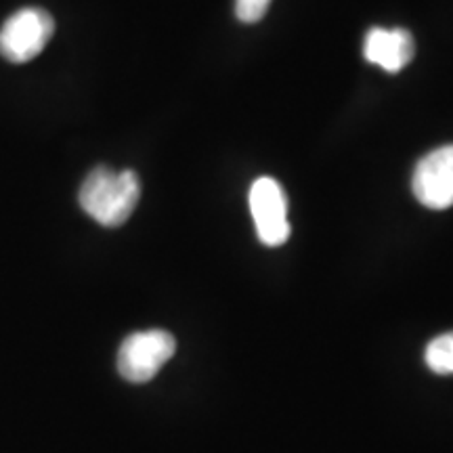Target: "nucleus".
Masks as SVG:
<instances>
[{"mask_svg": "<svg viewBox=\"0 0 453 453\" xmlns=\"http://www.w3.org/2000/svg\"><path fill=\"white\" fill-rule=\"evenodd\" d=\"M174 350H177L174 336L164 330L130 334L118 353V372L124 380L145 384L154 380L162 365L173 359Z\"/></svg>", "mask_w": 453, "mask_h": 453, "instance_id": "2", "label": "nucleus"}, {"mask_svg": "<svg viewBox=\"0 0 453 453\" xmlns=\"http://www.w3.org/2000/svg\"><path fill=\"white\" fill-rule=\"evenodd\" d=\"M141 197L139 177L133 170L97 166L84 179L78 194L82 211L104 226H120L134 212Z\"/></svg>", "mask_w": 453, "mask_h": 453, "instance_id": "1", "label": "nucleus"}, {"mask_svg": "<svg viewBox=\"0 0 453 453\" xmlns=\"http://www.w3.org/2000/svg\"><path fill=\"white\" fill-rule=\"evenodd\" d=\"M424 359L434 373H441V376L453 373V332L434 338L426 347Z\"/></svg>", "mask_w": 453, "mask_h": 453, "instance_id": "7", "label": "nucleus"}, {"mask_svg": "<svg viewBox=\"0 0 453 453\" xmlns=\"http://www.w3.org/2000/svg\"><path fill=\"white\" fill-rule=\"evenodd\" d=\"M250 212L258 240L269 248H280L290 237L288 200L281 185L271 177H260L250 187Z\"/></svg>", "mask_w": 453, "mask_h": 453, "instance_id": "4", "label": "nucleus"}, {"mask_svg": "<svg viewBox=\"0 0 453 453\" xmlns=\"http://www.w3.org/2000/svg\"><path fill=\"white\" fill-rule=\"evenodd\" d=\"M411 189L416 200L430 211L453 206V145L439 147L418 162Z\"/></svg>", "mask_w": 453, "mask_h": 453, "instance_id": "5", "label": "nucleus"}, {"mask_svg": "<svg viewBox=\"0 0 453 453\" xmlns=\"http://www.w3.org/2000/svg\"><path fill=\"white\" fill-rule=\"evenodd\" d=\"M416 55L413 36L403 27H372L364 42V57L390 73L401 72Z\"/></svg>", "mask_w": 453, "mask_h": 453, "instance_id": "6", "label": "nucleus"}, {"mask_svg": "<svg viewBox=\"0 0 453 453\" xmlns=\"http://www.w3.org/2000/svg\"><path fill=\"white\" fill-rule=\"evenodd\" d=\"M271 0H235V15L243 24H257L267 13Z\"/></svg>", "mask_w": 453, "mask_h": 453, "instance_id": "8", "label": "nucleus"}, {"mask_svg": "<svg viewBox=\"0 0 453 453\" xmlns=\"http://www.w3.org/2000/svg\"><path fill=\"white\" fill-rule=\"evenodd\" d=\"M55 21L44 9H21L0 27V55L11 64H26L42 53L53 38Z\"/></svg>", "mask_w": 453, "mask_h": 453, "instance_id": "3", "label": "nucleus"}]
</instances>
